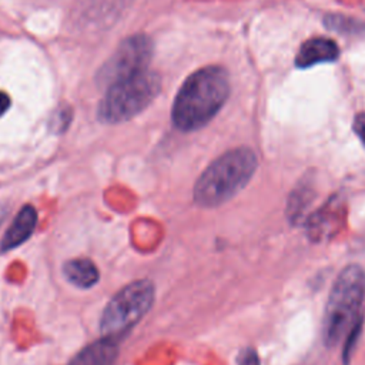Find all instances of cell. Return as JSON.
<instances>
[{
  "label": "cell",
  "instance_id": "9c48e42d",
  "mask_svg": "<svg viewBox=\"0 0 365 365\" xmlns=\"http://www.w3.org/2000/svg\"><path fill=\"white\" fill-rule=\"evenodd\" d=\"M36 222H37L36 208L33 205H24L13 220L9 230L6 231L0 242V250L9 251L21 245L34 231Z\"/></svg>",
  "mask_w": 365,
  "mask_h": 365
},
{
  "label": "cell",
  "instance_id": "9a60e30c",
  "mask_svg": "<svg viewBox=\"0 0 365 365\" xmlns=\"http://www.w3.org/2000/svg\"><path fill=\"white\" fill-rule=\"evenodd\" d=\"M9 106H10V98H9V96H7L6 93L0 91V117L7 111Z\"/></svg>",
  "mask_w": 365,
  "mask_h": 365
},
{
  "label": "cell",
  "instance_id": "3957f363",
  "mask_svg": "<svg viewBox=\"0 0 365 365\" xmlns=\"http://www.w3.org/2000/svg\"><path fill=\"white\" fill-rule=\"evenodd\" d=\"M365 297V272L359 265H348L335 279L324 319V338L328 346L336 345L358 321Z\"/></svg>",
  "mask_w": 365,
  "mask_h": 365
},
{
  "label": "cell",
  "instance_id": "6da1fadb",
  "mask_svg": "<svg viewBox=\"0 0 365 365\" xmlns=\"http://www.w3.org/2000/svg\"><path fill=\"white\" fill-rule=\"evenodd\" d=\"M230 94L227 71L210 66L192 73L175 96L171 118L177 128L194 131L204 127L224 106Z\"/></svg>",
  "mask_w": 365,
  "mask_h": 365
},
{
  "label": "cell",
  "instance_id": "4fadbf2b",
  "mask_svg": "<svg viewBox=\"0 0 365 365\" xmlns=\"http://www.w3.org/2000/svg\"><path fill=\"white\" fill-rule=\"evenodd\" d=\"M238 365H259L257 352L252 348L244 349L238 356Z\"/></svg>",
  "mask_w": 365,
  "mask_h": 365
},
{
  "label": "cell",
  "instance_id": "ba28073f",
  "mask_svg": "<svg viewBox=\"0 0 365 365\" xmlns=\"http://www.w3.org/2000/svg\"><path fill=\"white\" fill-rule=\"evenodd\" d=\"M339 48L336 43L327 37H312L307 40L295 57V66L307 68L319 63H329L336 60Z\"/></svg>",
  "mask_w": 365,
  "mask_h": 365
},
{
  "label": "cell",
  "instance_id": "30bf717a",
  "mask_svg": "<svg viewBox=\"0 0 365 365\" xmlns=\"http://www.w3.org/2000/svg\"><path fill=\"white\" fill-rule=\"evenodd\" d=\"M117 354V339L103 336L101 339L83 348L68 362V365H113Z\"/></svg>",
  "mask_w": 365,
  "mask_h": 365
},
{
  "label": "cell",
  "instance_id": "277c9868",
  "mask_svg": "<svg viewBox=\"0 0 365 365\" xmlns=\"http://www.w3.org/2000/svg\"><path fill=\"white\" fill-rule=\"evenodd\" d=\"M161 77L145 70L121 80L107 88L98 107V117L104 123L117 124L141 113L160 93Z\"/></svg>",
  "mask_w": 365,
  "mask_h": 365
},
{
  "label": "cell",
  "instance_id": "8fae6325",
  "mask_svg": "<svg viewBox=\"0 0 365 365\" xmlns=\"http://www.w3.org/2000/svg\"><path fill=\"white\" fill-rule=\"evenodd\" d=\"M66 278L78 288H90L98 281V269L96 264L88 258H77L66 262L64 268Z\"/></svg>",
  "mask_w": 365,
  "mask_h": 365
},
{
  "label": "cell",
  "instance_id": "7c38bea8",
  "mask_svg": "<svg viewBox=\"0 0 365 365\" xmlns=\"http://www.w3.org/2000/svg\"><path fill=\"white\" fill-rule=\"evenodd\" d=\"M311 198H312V188L305 184V185H299L294 195L291 197L289 200V204H288V212H289V217L295 221H298L301 218V215L304 214V210L308 207V204L311 202Z\"/></svg>",
  "mask_w": 365,
  "mask_h": 365
},
{
  "label": "cell",
  "instance_id": "52a82bcc",
  "mask_svg": "<svg viewBox=\"0 0 365 365\" xmlns=\"http://www.w3.org/2000/svg\"><path fill=\"white\" fill-rule=\"evenodd\" d=\"M345 207L342 200L332 198L307 220V232L312 241H325L342 227Z\"/></svg>",
  "mask_w": 365,
  "mask_h": 365
},
{
  "label": "cell",
  "instance_id": "5b68a950",
  "mask_svg": "<svg viewBox=\"0 0 365 365\" xmlns=\"http://www.w3.org/2000/svg\"><path fill=\"white\" fill-rule=\"evenodd\" d=\"M154 302V285L148 279L134 281L121 288L107 304L100 329L103 336H123L130 331L151 308Z\"/></svg>",
  "mask_w": 365,
  "mask_h": 365
},
{
  "label": "cell",
  "instance_id": "5bb4252c",
  "mask_svg": "<svg viewBox=\"0 0 365 365\" xmlns=\"http://www.w3.org/2000/svg\"><path fill=\"white\" fill-rule=\"evenodd\" d=\"M352 128L355 134L359 137V140L362 141V144L365 145V113H361L355 117Z\"/></svg>",
  "mask_w": 365,
  "mask_h": 365
},
{
  "label": "cell",
  "instance_id": "7a4b0ae2",
  "mask_svg": "<svg viewBox=\"0 0 365 365\" xmlns=\"http://www.w3.org/2000/svg\"><path fill=\"white\" fill-rule=\"evenodd\" d=\"M257 170L255 153L248 147L230 150L214 160L194 187V200L202 207H217L241 191Z\"/></svg>",
  "mask_w": 365,
  "mask_h": 365
},
{
  "label": "cell",
  "instance_id": "8992f818",
  "mask_svg": "<svg viewBox=\"0 0 365 365\" xmlns=\"http://www.w3.org/2000/svg\"><path fill=\"white\" fill-rule=\"evenodd\" d=\"M153 56V43L144 34L125 38L97 74L100 84L107 88L121 80L147 70Z\"/></svg>",
  "mask_w": 365,
  "mask_h": 365
}]
</instances>
